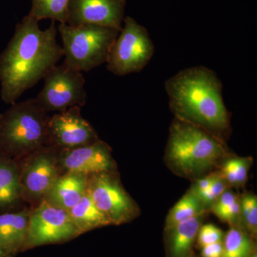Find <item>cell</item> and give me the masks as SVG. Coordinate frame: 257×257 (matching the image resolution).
Returning a JSON list of instances; mask_svg holds the SVG:
<instances>
[{
    "instance_id": "obj_1",
    "label": "cell",
    "mask_w": 257,
    "mask_h": 257,
    "mask_svg": "<svg viewBox=\"0 0 257 257\" xmlns=\"http://www.w3.org/2000/svg\"><path fill=\"white\" fill-rule=\"evenodd\" d=\"M57 33L55 22L42 30L30 15L17 25L13 38L0 55L1 98L5 103L16 102L63 57Z\"/></svg>"
},
{
    "instance_id": "obj_2",
    "label": "cell",
    "mask_w": 257,
    "mask_h": 257,
    "mask_svg": "<svg viewBox=\"0 0 257 257\" xmlns=\"http://www.w3.org/2000/svg\"><path fill=\"white\" fill-rule=\"evenodd\" d=\"M169 105L176 119L194 125L226 143L231 133V115L225 106L222 84L211 69H182L165 82Z\"/></svg>"
},
{
    "instance_id": "obj_3",
    "label": "cell",
    "mask_w": 257,
    "mask_h": 257,
    "mask_svg": "<svg viewBox=\"0 0 257 257\" xmlns=\"http://www.w3.org/2000/svg\"><path fill=\"white\" fill-rule=\"evenodd\" d=\"M229 155L226 143L219 139L174 118L164 160L176 175L195 180L218 170Z\"/></svg>"
},
{
    "instance_id": "obj_4",
    "label": "cell",
    "mask_w": 257,
    "mask_h": 257,
    "mask_svg": "<svg viewBox=\"0 0 257 257\" xmlns=\"http://www.w3.org/2000/svg\"><path fill=\"white\" fill-rule=\"evenodd\" d=\"M47 114L35 98L12 104L0 114V153L27 156L47 146Z\"/></svg>"
},
{
    "instance_id": "obj_5",
    "label": "cell",
    "mask_w": 257,
    "mask_h": 257,
    "mask_svg": "<svg viewBox=\"0 0 257 257\" xmlns=\"http://www.w3.org/2000/svg\"><path fill=\"white\" fill-rule=\"evenodd\" d=\"M64 63L79 72H89L106 63L120 30L95 25L60 24Z\"/></svg>"
},
{
    "instance_id": "obj_6",
    "label": "cell",
    "mask_w": 257,
    "mask_h": 257,
    "mask_svg": "<svg viewBox=\"0 0 257 257\" xmlns=\"http://www.w3.org/2000/svg\"><path fill=\"white\" fill-rule=\"evenodd\" d=\"M124 27L114 40L106 61L108 71L116 76L138 73L155 53L149 32L131 17L124 19Z\"/></svg>"
},
{
    "instance_id": "obj_7",
    "label": "cell",
    "mask_w": 257,
    "mask_h": 257,
    "mask_svg": "<svg viewBox=\"0 0 257 257\" xmlns=\"http://www.w3.org/2000/svg\"><path fill=\"white\" fill-rule=\"evenodd\" d=\"M44 87L35 101L47 113L66 110L74 106H82L87 102L85 79L82 72L56 64L44 77Z\"/></svg>"
},
{
    "instance_id": "obj_8",
    "label": "cell",
    "mask_w": 257,
    "mask_h": 257,
    "mask_svg": "<svg viewBox=\"0 0 257 257\" xmlns=\"http://www.w3.org/2000/svg\"><path fill=\"white\" fill-rule=\"evenodd\" d=\"M87 192L111 224L130 222L140 214L138 204L123 188L114 172L91 175L87 179Z\"/></svg>"
},
{
    "instance_id": "obj_9",
    "label": "cell",
    "mask_w": 257,
    "mask_h": 257,
    "mask_svg": "<svg viewBox=\"0 0 257 257\" xmlns=\"http://www.w3.org/2000/svg\"><path fill=\"white\" fill-rule=\"evenodd\" d=\"M81 234L67 211L45 200L30 215L28 234L23 250L67 241Z\"/></svg>"
},
{
    "instance_id": "obj_10",
    "label": "cell",
    "mask_w": 257,
    "mask_h": 257,
    "mask_svg": "<svg viewBox=\"0 0 257 257\" xmlns=\"http://www.w3.org/2000/svg\"><path fill=\"white\" fill-rule=\"evenodd\" d=\"M99 140L92 125L81 115V106H74L49 116L47 146L70 150Z\"/></svg>"
},
{
    "instance_id": "obj_11",
    "label": "cell",
    "mask_w": 257,
    "mask_h": 257,
    "mask_svg": "<svg viewBox=\"0 0 257 257\" xmlns=\"http://www.w3.org/2000/svg\"><path fill=\"white\" fill-rule=\"evenodd\" d=\"M55 147L44 146L27 155V162L20 172L23 194L40 198L45 196L58 178L59 154Z\"/></svg>"
},
{
    "instance_id": "obj_12",
    "label": "cell",
    "mask_w": 257,
    "mask_h": 257,
    "mask_svg": "<svg viewBox=\"0 0 257 257\" xmlns=\"http://www.w3.org/2000/svg\"><path fill=\"white\" fill-rule=\"evenodd\" d=\"M126 0H69L67 25H95L121 30Z\"/></svg>"
},
{
    "instance_id": "obj_13",
    "label": "cell",
    "mask_w": 257,
    "mask_h": 257,
    "mask_svg": "<svg viewBox=\"0 0 257 257\" xmlns=\"http://www.w3.org/2000/svg\"><path fill=\"white\" fill-rule=\"evenodd\" d=\"M59 159L67 172L87 176L114 172L116 167L110 147L99 140L90 145L62 150Z\"/></svg>"
},
{
    "instance_id": "obj_14",
    "label": "cell",
    "mask_w": 257,
    "mask_h": 257,
    "mask_svg": "<svg viewBox=\"0 0 257 257\" xmlns=\"http://www.w3.org/2000/svg\"><path fill=\"white\" fill-rule=\"evenodd\" d=\"M207 213L165 229V244L167 257H191L198 231Z\"/></svg>"
},
{
    "instance_id": "obj_15",
    "label": "cell",
    "mask_w": 257,
    "mask_h": 257,
    "mask_svg": "<svg viewBox=\"0 0 257 257\" xmlns=\"http://www.w3.org/2000/svg\"><path fill=\"white\" fill-rule=\"evenodd\" d=\"M87 176L68 172L56 179L45 194L47 202L68 211L81 200L87 192Z\"/></svg>"
},
{
    "instance_id": "obj_16",
    "label": "cell",
    "mask_w": 257,
    "mask_h": 257,
    "mask_svg": "<svg viewBox=\"0 0 257 257\" xmlns=\"http://www.w3.org/2000/svg\"><path fill=\"white\" fill-rule=\"evenodd\" d=\"M30 215L25 211L0 214V245L10 257L23 250Z\"/></svg>"
},
{
    "instance_id": "obj_17",
    "label": "cell",
    "mask_w": 257,
    "mask_h": 257,
    "mask_svg": "<svg viewBox=\"0 0 257 257\" xmlns=\"http://www.w3.org/2000/svg\"><path fill=\"white\" fill-rule=\"evenodd\" d=\"M22 195L18 166L12 157L0 153V209L14 205Z\"/></svg>"
},
{
    "instance_id": "obj_18",
    "label": "cell",
    "mask_w": 257,
    "mask_h": 257,
    "mask_svg": "<svg viewBox=\"0 0 257 257\" xmlns=\"http://www.w3.org/2000/svg\"><path fill=\"white\" fill-rule=\"evenodd\" d=\"M67 212L81 233L111 224L109 219L96 207L87 192Z\"/></svg>"
},
{
    "instance_id": "obj_19",
    "label": "cell",
    "mask_w": 257,
    "mask_h": 257,
    "mask_svg": "<svg viewBox=\"0 0 257 257\" xmlns=\"http://www.w3.org/2000/svg\"><path fill=\"white\" fill-rule=\"evenodd\" d=\"M207 212L209 211L204 207L202 201L189 189L169 211L166 218L165 229Z\"/></svg>"
},
{
    "instance_id": "obj_20",
    "label": "cell",
    "mask_w": 257,
    "mask_h": 257,
    "mask_svg": "<svg viewBox=\"0 0 257 257\" xmlns=\"http://www.w3.org/2000/svg\"><path fill=\"white\" fill-rule=\"evenodd\" d=\"M252 163L251 157L229 155L221 162L218 170L231 188H242L246 183L248 171Z\"/></svg>"
},
{
    "instance_id": "obj_21",
    "label": "cell",
    "mask_w": 257,
    "mask_h": 257,
    "mask_svg": "<svg viewBox=\"0 0 257 257\" xmlns=\"http://www.w3.org/2000/svg\"><path fill=\"white\" fill-rule=\"evenodd\" d=\"M223 245L224 257H248L256 248L253 238L239 226H230Z\"/></svg>"
},
{
    "instance_id": "obj_22",
    "label": "cell",
    "mask_w": 257,
    "mask_h": 257,
    "mask_svg": "<svg viewBox=\"0 0 257 257\" xmlns=\"http://www.w3.org/2000/svg\"><path fill=\"white\" fill-rule=\"evenodd\" d=\"M69 0H32L28 15L37 21L50 19L60 24L67 23Z\"/></svg>"
},
{
    "instance_id": "obj_23",
    "label": "cell",
    "mask_w": 257,
    "mask_h": 257,
    "mask_svg": "<svg viewBox=\"0 0 257 257\" xmlns=\"http://www.w3.org/2000/svg\"><path fill=\"white\" fill-rule=\"evenodd\" d=\"M239 227L254 239L257 234V197L251 193H243L239 197Z\"/></svg>"
},
{
    "instance_id": "obj_24",
    "label": "cell",
    "mask_w": 257,
    "mask_h": 257,
    "mask_svg": "<svg viewBox=\"0 0 257 257\" xmlns=\"http://www.w3.org/2000/svg\"><path fill=\"white\" fill-rule=\"evenodd\" d=\"M229 188H231V187H229L226 180L223 178L220 172H219V176L212 182L210 187L207 190L204 191L197 195L202 201L206 209L208 211H210L211 206L215 202L216 199L225 190Z\"/></svg>"
},
{
    "instance_id": "obj_25",
    "label": "cell",
    "mask_w": 257,
    "mask_h": 257,
    "mask_svg": "<svg viewBox=\"0 0 257 257\" xmlns=\"http://www.w3.org/2000/svg\"><path fill=\"white\" fill-rule=\"evenodd\" d=\"M224 233L212 224H202L198 231L196 243L201 248L211 243L223 242Z\"/></svg>"
},
{
    "instance_id": "obj_26",
    "label": "cell",
    "mask_w": 257,
    "mask_h": 257,
    "mask_svg": "<svg viewBox=\"0 0 257 257\" xmlns=\"http://www.w3.org/2000/svg\"><path fill=\"white\" fill-rule=\"evenodd\" d=\"M239 196H238L231 188L227 189L219 196L215 202L212 204L210 211H212L216 215L221 211H224L226 208L230 207L233 203L239 199Z\"/></svg>"
},
{
    "instance_id": "obj_27",
    "label": "cell",
    "mask_w": 257,
    "mask_h": 257,
    "mask_svg": "<svg viewBox=\"0 0 257 257\" xmlns=\"http://www.w3.org/2000/svg\"><path fill=\"white\" fill-rule=\"evenodd\" d=\"M240 204L239 197L230 207L221 211L216 216L221 221L227 223L230 226H238L239 222Z\"/></svg>"
},
{
    "instance_id": "obj_28",
    "label": "cell",
    "mask_w": 257,
    "mask_h": 257,
    "mask_svg": "<svg viewBox=\"0 0 257 257\" xmlns=\"http://www.w3.org/2000/svg\"><path fill=\"white\" fill-rule=\"evenodd\" d=\"M201 257H224L223 242L211 243L201 248Z\"/></svg>"
},
{
    "instance_id": "obj_29",
    "label": "cell",
    "mask_w": 257,
    "mask_h": 257,
    "mask_svg": "<svg viewBox=\"0 0 257 257\" xmlns=\"http://www.w3.org/2000/svg\"><path fill=\"white\" fill-rule=\"evenodd\" d=\"M0 257H10L8 253L5 252V250L2 247L1 245H0Z\"/></svg>"
},
{
    "instance_id": "obj_30",
    "label": "cell",
    "mask_w": 257,
    "mask_h": 257,
    "mask_svg": "<svg viewBox=\"0 0 257 257\" xmlns=\"http://www.w3.org/2000/svg\"><path fill=\"white\" fill-rule=\"evenodd\" d=\"M248 257H257L256 253V252L253 253L252 254L250 255V256Z\"/></svg>"
},
{
    "instance_id": "obj_31",
    "label": "cell",
    "mask_w": 257,
    "mask_h": 257,
    "mask_svg": "<svg viewBox=\"0 0 257 257\" xmlns=\"http://www.w3.org/2000/svg\"><path fill=\"white\" fill-rule=\"evenodd\" d=\"M191 257H197V256H194V254H193L192 256Z\"/></svg>"
}]
</instances>
